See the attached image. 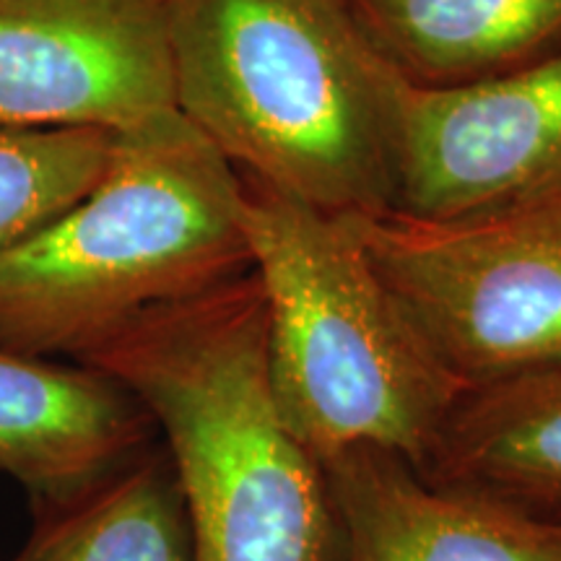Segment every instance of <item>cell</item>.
<instances>
[{
	"label": "cell",
	"mask_w": 561,
	"mask_h": 561,
	"mask_svg": "<svg viewBox=\"0 0 561 561\" xmlns=\"http://www.w3.org/2000/svg\"><path fill=\"white\" fill-rule=\"evenodd\" d=\"M73 362L125 385L164 434L193 561H341L325 473L273 396L252 268L138 312Z\"/></svg>",
	"instance_id": "obj_1"
},
{
	"label": "cell",
	"mask_w": 561,
	"mask_h": 561,
	"mask_svg": "<svg viewBox=\"0 0 561 561\" xmlns=\"http://www.w3.org/2000/svg\"><path fill=\"white\" fill-rule=\"evenodd\" d=\"M174 107L242 178L325 216L396 208L411 83L343 0H170Z\"/></svg>",
	"instance_id": "obj_2"
},
{
	"label": "cell",
	"mask_w": 561,
	"mask_h": 561,
	"mask_svg": "<svg viewBox=\"0 0 561 561\" xmlns=\"http://www.w3.org/2000/svg\"><path fill=\"white\" fill-rule=\"evenodd\" d=\"M240 172L178 110L115 133L79 203L0 252V348L70 359L138 312L250 271Z\"/></svg>",
	"instance_id": "obj_3"
},
{
	"label": "cell",
	"mask_w": 561,
	"mask_h": 561,
	"mask_svg": "<svg viewBox=\"0 0 561 561\" xmlns=\"http://www.w3.org/2000/svg\"><path fill=\"white\" fill-rule=\"evenodd\" d=\"M242 178V174H240ZM250 268L268 307L271 388L320 462L354 447L424 468L462 398L375 276L346 221L242 178Z\"/></svg>",
	"instance_id": "obj_4"
},
{
	"label": "cell",
	"mask_w": 561,
	"mask_h": 561,
	"mask_svg": "<svg viewBox=\"0 0 561 561\" xmlns=\"http://www.w3.org/2000/svg\"><path fill=\"white\" fill-rule=\"evenodd\" d=\"M398 312L466 392L561 367V208L343 216Z\"/></svg>",
	"instance_id": "obj_5"
},
{
	"label": "cell",
	"mask_w": 561,
	"mask_h": 561,
	"mask_svg": "<svg viewBox=\"0 0 561 561\" xmlns=\"http://www.w3.org/2000/svg\"><path fill=\"white\" fill-rule=\"evenodd\" d=\"M396 208L430 219L561 208V50L468 87H409Z\"/></svg>",
	"instance_id": "obj_6"
},
{
	"label": "cell",
	"mask_w": 561,
	"mask_h": 561,
	"mask_svg": "<svg viewBox=\"0 0 561 561\" xmlns=\"http://www.w3.org/2000/svg\"><path fill=\"white\" fill-rule=\"evenodd\" d=\"M167 110L170 0H0V125L121 133Z\"/></svg>",
	"instance_id": "obj_7"
},
{
	"label": "cell",
	"mask_w": 561,
	"mask_h": 561,
	"mask_svg": "<svg viewBox=\"0 0 561 561\" xmlns=\"http://www.w3.org/2000/svg\"><path fill=\"white\" fill-rule=\"evenodd\" d=\"M341 561H561V523L426 481L401 455L322 460Z\"/></svg>",
	"instance_id": "obj_8"
},
{
	"label": "cell",
	"mask_w": 561,
	"mask_h": 561,
	"mask_svg": "<svg viewBox=\"0 0 561 561\" xmlns=\"http://www.w3.org/2000/svg\"><path fill=\"white\" fill-rule=\"evenodd\" d=\"M157 424L133 392L87 364L0 348V473L53 500L149 447Z\"/></svg>",
	"instance_id": "obj_9"
},
{
	"label": "cell",
	"mask_w": 561,
	"mask_h": 561,
	"mask_svg": "<svg viewBox=\"0 0 561 561\" xmlns=\"http://www.w3.org/2000/svg\"><path fill=\"white\" fill-rule=\"evenodd\" d=\"M419 473L561 523V367L466 392Z\"/></svg>",
	"instance_id": "obj_10"
},
{
	"label": "cell",
	"mask_w": 561,
	"mask_h": 561,
	"mask_svg": "<svg viewBox=\"0 0 561 561\" xmlns=\"http://www.w3.org/2000/svg\"><path fill=\"white\" fill-rule=\"evenodd\" d=\"M369 45L419 89L510 73L561 50V0H343Z\"/></svg>",
	"instance_id": "obj_11"
},
{
	"label": "cell",
	"mask_w": 561,
	"mask_h": 561,
	"mask_svg": "<svg viewBox=\"0 0 561 561\" xmlns=\"http://www.w3.org/2000/svg\"><path fill=\"white\" fill-rule=\"evenodd\" d=\"M34 528L9 561H193L185 500L164 445L87 486L34 500Z\"/></svg>",
	"instance_id": "obj_12"
},
{
	"label": "cell",
	"mask_w": 561,
	"mask_h": 561,
	"mask_svg": "<svg viewBox=\"0 0 561 561\" xmlns=\"http://www.w3.org/2000/svg\"><path fill=\"white\" fill-rule=\"evenodd\" d=\"M115 133L0 125V252L79 203L107 170Z\"/></svg>",
	"instance_id": "obj_13"
}]
</instances>
